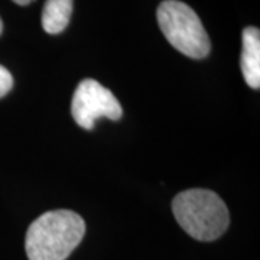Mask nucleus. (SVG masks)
<instances>
[{"mask_svg": "<svg viewBox=\"0 0 260 260\" xmlns=\"http://www.w3.org/2000/svg\"><path fill=\"white\" fill-rule=\"evenodd\" d=\"M85 223L74 211L52 210L29 225L25 250L29 260H65L81 243Z\"/></svg>", "mask_w": 260, "mask_h": 260, "instance_id": "nucleus-1", "label": "nucleus"}, {"mask_svg": "<svg viewBox=\"0 0 260 260\" xmlns=\"http://www.w3.org/2000/svg\"><path fill=\"white\" fill-rule=\"evenodd\" d=\"M172 213L182 230L200 242H213L221 237L230 224L229 208L210 189H186L172 201Z\"/></svg>", "mask_w": 260, "mask_h": 260, "instance_id": "nucleus-2", "label": "nucleus"}, {"mask_svg": "<svg viewBox=\"0 0 260 260\" xmlns=\"http://www.w3.org/2000/svg\"><path fill=\"white\" fill-rule=\"evenodd\" d=\"M158 25L168 42L181 54L203 59L210 54L211 44L201 19L184 2L164 0L159 5Z\"/></svg>", "mask_w": 260, "mask_h": 260, "instance_id": "nucleus-3", "label": "nucleus"}, {"mask_svg": "<svg viewBox=\"0 0 260 260\" xmlns=\"http://www.w3.org/2000/svg\"><path fill=\"white\" fill-rule=\"evenodd\" d=\"M71 113L75 123L85 130L94 129L99 119L119 120L123 109L116 95L93 78H85L78 84L73 102Z\"/></svg>", "mask_w": 260, "mask_h": 260, "instance_id": "nucleus-4", "label": "nucleus"}, {"mask_svg": "<svg viewBox=\"0 0 260 260\" xmlns=\"http://www.w3.org/2000/svg\"><path fill=\"white\" fill-rule=\"evenodd\" d=\"M242 73L249 87L260 88V30L254 26L244 28L242 34Z\"/></svg>", "mask_w": 260, "mask_h": 260, "instance_id": "nucleus-5", "label": "nucleus"}, {"mask_svg": "<svg viewBox=\"0 0 260 260\" xmlns=\"http://www.w3.org/2000/svg\"><path fill=\"white\" fill-rule=\"evenodd\" d=\"M73 0H47L42 12V28L49 35H58L71 19Z\"/></svg>", "mask_w": 260, "mask_h": 260, "instance_id": "nucleus-6", "label": "nucleus"}, {"mask_svg": "<svg viewBox=\"0 0 260 260\" xmlns=\"http://www.w3.org/2000/svg\"><path fill=\"white\" fill-rule=\"evenodd\" d=\"M13 88V77L8 68L0 65V99L5 97Z\"/></svg>", "mask_w": 260, "mask_h": 260, "instance_id": "nucleus-7", "label": "nucleus"}, {"mask_svg": "<svg viewBox=\"0 0 260 260\" xmlns=\"http://www.w3.org/2000/svg\"><path fill=\"white\" fill-rule=\"evenodd\" d=\"M16 5H20V6H26V5H29L32 0H13Z\"/></svg>", "mask_w": 260, "mask_h": 260, "instance_id": "nucleus-8", "label": "nucleus"}, {"mask_svg": "<svg viewBox=\"0 0 260 260\" xmlns=\"http://www.w3.org/2000/svg\"><path fill=\"white\" fill-rule=\"evenodd\" d=\"M2 32H3V22H2V19H0V35H2Z\"/></svg>", "mask_w": 260, "mask_h": 260, "instance_id": "nucleus-9", "label": "nucleus"}]
</instances>
